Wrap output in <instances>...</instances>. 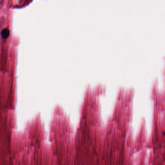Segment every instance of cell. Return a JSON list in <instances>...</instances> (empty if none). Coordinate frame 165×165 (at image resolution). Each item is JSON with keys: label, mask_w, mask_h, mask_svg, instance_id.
I'll return each mask as SVG.
<instances>
[{"label": "cell", "mask_w": 165, "mask_h": 165, "mask_svg": "<svg viewBox=\"0 0 165 165\" xmlns=\"http://www.w3.org/2000/svg\"><path fill=\"white\" fill-rule=\"evenodd\" d=\"M1 34V36L2 38L5 39H7L10 34V32H9V30L7 29H5L3 30L2 31Z\"/></svg>", "instance_id": "cell-1"}]
</instances>
